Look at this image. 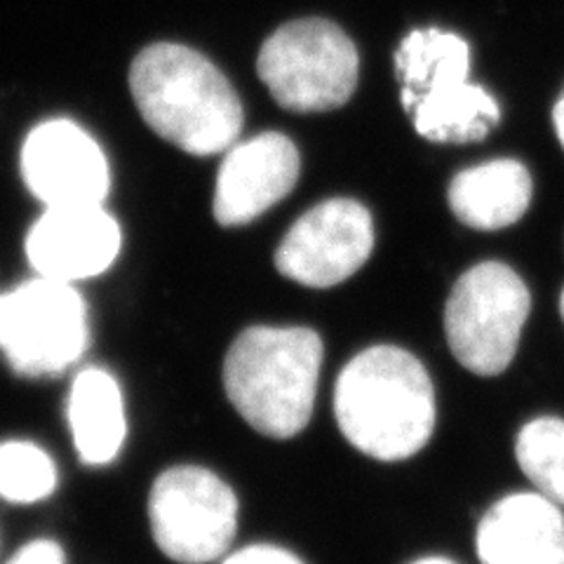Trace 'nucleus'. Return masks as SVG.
Returning <instances> with one entry per match:
<instances>
[{
    "label": "nucleus",
    "instance_id": "nucleus-1",
    "mask_svg": "<svg viewBox=\"0 0 564 564\" xmlns=\"http://www.w3.org/2000/svg\"><path fill=\"white\" fill-rule=\"evenodd\" d=\"M334 419L348 443L377 462L419 454L435 429V391L426 367L398 346L358 352L334 386Z\"/></svg>",
    "mask_w": 564,
    "mask_h": 564
},
{
    "label": "nucleus",
    "instance_id": "nucleus-2",
    "mask_svg": "<svg viewBox=\"0 0 564 564\" xmlns=\"http://www.w3.org/2000/svg\"><path fill=\"white\" fill-rule=\"evenodd\" d=\"M132 99L147 126L191 155L228 151L242 130L234 85L200 52L155 43L130 68Z\"/></svg>",
    "mask_w": 564,
    "mask_h": 564
},
{
    "label": "nucleus",
    "instance_id": "nucleus-3",
    "mask_svg": "<svg viewBox=\"0 0 564 564\" xmlns=\"http://www.w3.org/2000/svg\"><path fill=\"white\" fill-rule=\"evenodd\" d=\"M323 339L308 327H250L224 360V388L250 426L275 440L302 433L313 416Z\"/></svg>",
    "mask_w": 564,
    "mask_h": 564
},
{
    "label": "nucleus",
    "instance_id": "nucleus-4",
    "mask_svg": "<svg viewBox=\"0 0 564 564\" xmlns=\"http://www.w3.org/2000/svg\"><path fill=\"white\" fill-rule=\"evenodd\" d=\"M90 346V313L70 282L35 275L0 294V356L14 375L68 372Z\"/></svg>",
    "mask_w": 564,
    "mask_h": 564
},
{
    "label": "nucleus",
    "instance_id": "nucleus-5",
    "mask_svg": "<svg viewBox=\"0 0 564 564\" xmlns=\"http://www.w3.org/2000/svg\"><path fill=\"white\" fill-rule=\"evenodd\" d=\"M257 70L282 109L317 113L339 109L350 99L360 57L337 24L299 20L280 26L263 43Z\"/></svg>",
    "mask_w": 564,
    "mask_h": 564
},
{
    "label": "nucleus",
    "instance_id": "nucleus-6",
    "mask_svg": "<svg viewBox=\"0 0 564 564\" xmlns=\"http://www.w3.org/2000/svg\"><path fill=\"white\" fill-rule=\"evenodd\" d=\"M532 308L524 280L499 261L466 271L445 306V334L454 358L478 377H497L513 362Z\"/></svg>",
    "mask_w": 564,
    "mask_h": 564
},
{
    "label": "nucleus",
    "instance_id": "nucleus-7",
    "mask_svg": "<svg viewBox=\"0 0 564 564\" xmlns=\"http://www.w3.org/2000/svg\"><path fill=\"white\" fill-rule=\"evenodd\" d=\"M151 534L170 560L209 564L231 545L238 529V499L217 473L174 466L158 475L149 497Z\"/></svg>",
    "mask_w": 564,
    "mask_h": 564
},
{
    "label": "nucleus",
    "instance_id": "nucleus-8",
    "mask_svg": "<svg viewBox=\"0 0 564 564\" xmlns=\"http://www.w3.org/2000/svg\"><path fill=\"white\" fill-rule=\"evenodd\" d=\"M375 250V224L358 200L334 198L308 209L275 252V269L304 288L325 290L362 269Z\"/></svg>",
    "mask_w": 564,
    "mask_h": 564
},
{
    "label": "nucleus",
    "instance_id": "nucleus-9",
    "mask_svg": "<svg viewBox=\"0 0 564 564\" xmlns=\"http://www.w3.org/2000/svg\"><path fill=\"white\" fill-rule=\"evenodd\" d=\"M22 176L47 207L101 205L109 196V161L78 122L55 118L35 126L22 149Z\"/></svg>",
    "mask_w": 564,
    "mask_h": 564
},
{
    "label": "nucleus",
    "instance_id": "nucleus-10",
    "mask_svg": "<svg viewBox=\"0 0 564 564\" xmlns=\"http://www.w3.org/2000/svg\"><path fill=\"white\" fill-rule=\"evenodd\" d=\"M120 252V226L101 205L47 207L26 236L35 273L74 282L101 275Z\"/></svg>",
    "mask_w": 564,
    "mask_h": 564
},
{
    "label": "nucleus",
    "instance_id": "nucleus-11",
    "mask_svg": "<svg viewBox=\"0 0 564 564\" xmlns=\"http://www.w3.org/2000/svg\"><path fill=\"white\" fill-rule=\"evenodd\" d=\"M299 170V151L280 132H263L245 144H234L217 174L215 219L221 226L254 221L290 196Z\"/></svg>",
    "mask_w": 564,
    "mask_h": 564
},
{
    "label": "nucleus",
    "instance_id": "nucleus-12",
    "mask_svg": "<svg viewBox=\"0 0 564 564\" xmlns=\"http://www.w3.org/2000/svg\"><path fill=\"white\" fill-rule=\"evenodd\" d=\"M482 564H564V513L543 494H510L478 527Z\"/></svg>",
    "mask_w": 564,
    "mask_h": 564
},
{
    "label": "nucleus",
    "instance_id": "nucleus-13",
    "mask_svg": "<svg viewBox=\"0 0 564 564\" xmlns=\"http://www.w3.org/2000/svg\"><path fill=\"white\" fill-rule=\"evenodd\" d=\"M66 421L85 466L116 462L128 435L126 402L116 377L101 367L80 369L68 388Z\"/></svg>",
    "mask_w": 564,
    "mask_h": 564
},
{
    "label": "nucleus",
    "instance_id": "nucleus-14",
    "mask_svg": "<svg viewBox=\"0 0 564 564\" xmlns=\"http://www.w3.org/2000/svg\"><path fill=\"white\" fill-rule=\"evenodd\" d=\"M532 203V176L510 158L458 172L449 184L454 217L478 231H497L524 217Z\"/></svg>",
    "mask_w": 564,
    "mask_h": 564
},
{
    "label": "nucleus",
    "instance_id": "nucleus-15",
    "mask_svg": "<svg viewBox=\"0 0 564 564\" xmlns=\"http://www.w3.org/2000/svg\"><path fill=\"white\" fill-rule=\"evenodd\" d=\"M408 111L416 132L435 144H470L499 126L501 111L494 97L468 80L437 87L419 97Z\"/></svg>",
    "mask_w": 564,
    "mask_h": 564
},
{
    "label": "nucleus",
    "instance_id": "nucleus-16",
    "mask_svg": "<svg viewBox=\"0 0 564 564\" xmlns=\"http://www.w3.org/2000/svg\"><path fill=\"white\" fill-rule=\"evenodd\" d=\"M395 68L402 83V106L408 109L437 87L468 80L470 47L454 33L412 31L395 52Z\"/></svg>",
    "mask_w": 564,
    "mask_h": 564
},
{
    "label": "nucleus",
    "instance_id": "nucleus-17",
    "mask_svg": "<svg viewBox=\"0 0 564 564\" xmlns=\"http://www.w3.org/2000/svg\"><path fill=\"white\" fill-rule=\"evenodd\" d=\"M516 456L539 494L564 506V421L555 416L529 421L518 435Z\"/></svg>",
    "mask_w": 564,
    "mask_h": 564
},
{
    "label": "nucleus",
    "instance_id": "nucleus-18",
    "mask_svg": "<svg viewBox=\"0 0 564 564\" xmlns=\"http://www.w3.org/2000/svg\"><path fill=\"white\" fill-rule=\"evenodd\" d=\"M59 482L57 464L31 440L0 443V499L8 503H39L52 497Z\"/></svg>",
    "mask_w": 564,
    "mask_h": 564
},
{
    "label": "nucleus",
    "instance_id": "nucleus-19",
    "mask_svg": "<svg viewBox=\"0 0 564 564\" xmlns=\"http://www.w3.org/2000/svg\"><path fill=\"white\" fill-rule=\"evenodd\" d=\"M221 564H304L294 553L278 549V545H250V549H242L226 557Z\"/></svg>",
    "mask_w": 564,
    "mask_h": 564
},
{
    "label": "nucleus",
    "instance_id": "nucleus-20",
    "mask_svg": "<svg viewBox=\"0 0 564 564\" xmlns=\"http://www.w3.org/2000/svg\"><path fill=\"white\" fill-rule=\"evenodd\" d=\"M6 564H66V557L57 541L35 539L17 551Z\"/></svg>",
    "mask_w": 564,
    "mask_h": 564
},
{
    "label": "nucleus",
    "instance_id": "nucleus-21",
    "mask_svg": "<svg viewBox=\"0 0 564 564\" xmlns=\"http://www.w3.org/2000/svg\"><path fill=\"white\" fill-rule=\"evenodd\" d=\"M553 126H555L560 144L564 149V90H562V95H560V99L555 104V109H553Z\"/></svg>",
    "mask_w": 564,
    "mask_h": 564
},
{
    "label": "nucleus",
    "instance_id": "nucleus-22",
    "mask_svg": "<svg viewBox=\"0 0 564 564\" xmlns=\"http://www.w3.org/2000/svg\"><path fill=\"white\" fill-rule=\"evenodd\" d=\"M412 564H456V562H452L447 557H423V560H416Z\"/></svg>",
    "mask_w": 564,
    "mask_h": 564
},
{
    "label": "nucleus",
    "instance_id": "nucleus-23",
    "mask_svg": "<svg viewBox=\"0 0 564 564\" xmlns=\"http://www.w3.org/2000/svg\"><path fill=\"white\" fill-rule=\"evenodd\" d=\"M560 313H562V321H564V290H562V296H560Z\"/></svg>",
    "mask_w": 564,
    "mask_h": 564
}]
</instances>
